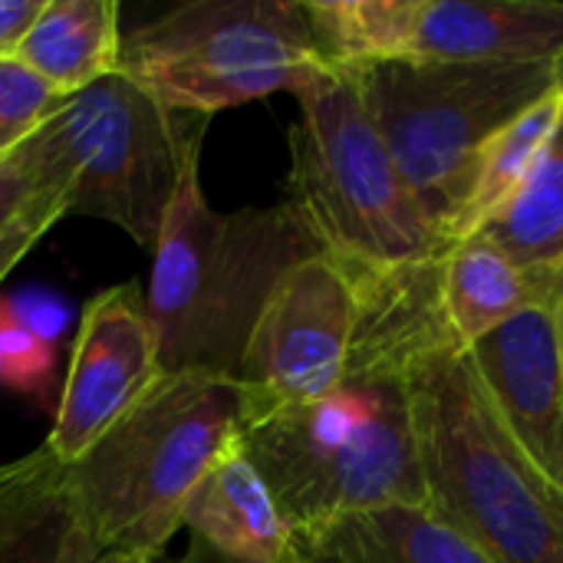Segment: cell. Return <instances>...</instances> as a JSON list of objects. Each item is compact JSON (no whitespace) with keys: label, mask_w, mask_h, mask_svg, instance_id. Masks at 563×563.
<instances>
[{"label":"cell","mask_w":563,"mask_h":563,"mask_svg":"<svg viewBox=\"0 0 563 563\" xmlns=\"http://www.w3.org/2000/svg\"><path fill=\"white\" fill-rule=\"evenodd\" d=\"M238 445L290 531L383 505H429L406 376L350 373L297 406L254 402L244 389Z\"/></svg>","instance_id":"obj_3"},{"label":"cell","mask_w":563,"mask_h":563,"mask_svg":"<svg viewBox=\"0 0 563 563\" xmlns=\"http://www.w3.org/2000/svg\"><path fill=\"white\" fill-rule=\"evenodd\" d=\"M561 294L563 274L518 264L485 234L455 241L442 254L439 303L445 327L462 350Z\"/></svg>","instance_id":"obj_16"},{"label":"cell","mask_w":563,"mask_h":563,"mask_svg":"<svg viewBox=\"0 0 563 563\" xmlns=\"http://www.w3.org/2000/svg\"><path fill=\"white\" fill-rule=\"evenodd\" d=\"M208 119L168 109L125 73L63 99L53 125L73 172L66 214L102 218L155 251L181 172L201 152Z\"/></svg>","instance_id":"obj_8"},{"label":"cell","mask_w":563,"mask_h":563,"mask_svg":"<svg viewBox=\"0 0 563 563\" xmlns=\"http://www.w3.org/2000/svg\"><path fill=\"white\" fill-rule=\"evenodd\" d=\"M181 528L191 534V563H280L290 544V525L241 445L191 492Z\"/></svg>","instance_id":"obj_13"},{"label":"cell","mask_w":563,"mask_h":563,"mask_svg":"<svg viewBox=\"0 0 563 563\" xmlns=\"http://www.w3.org/2000/svg\"><path fill=\"white\" fill-rule=\"evenodd\" d=\"M244 386L214 373H162L69 465L99 554H162L201 478L241 442Z\"/></svg>","instance_id":"obj_4"},{"label":"cell","mask_w":563,"mask_h":563,"mask_svg":"<svg viewBox=\"0 0 563 563\" xmlns=\"http://www.w3.org/2000/svg\"><path fill=\"white\" fill-rule=\"evenodd\" d=\"M162 376L145 294L115 284L96 294L79 317L63 396L46 449L73 465L82 459Z\"/></svg>","instance_id":"obj_10"},{"label":"cell","mask_w":563,"mask_h":563,"mask_svg":"<svg viewBox=\"0 0 563 563\" xmlns=\"http://www.w3.org/2000/svg\"><path fill=\"white\" fill-rule=\"evenodd\" d=\"M287 205L323 254L346 267L386 271L439 257L449 247L422 208L353 79L320 66L297 89Z\"/></svg>","instance_id":"obj_5"},{"label":"cell","mask_w":563,"mask_h":563,"mask_svg":"<svg viewBox=\"0 0 563 563\" xmlns=\"http://www.w3.org/2000/svg\"><path fill=\"white\" fill-rule=\"evenodd\" d=\"M66 195H69V181H53L26 205L16 224L0 238V284L20 264V257L66 214Z\"/></svg>","instance_id":"obj_22"},{"label":"cell","mask_w":563,"mask_h":563,"mask_svg":"<svg viewBox=\"0 0 563 563\" xmlns=\"http://www.w3.org/2000/svg\"><path fill=\"white\" fill-rule=\"evenodd\" d=\"M69 465L46 445L0 465V563H92Z\"/></svg>","instance_id":"obj_14"},{"label":"cell","mask_w":563,"mask_h":563,"mask_svg":"<svg viewBox=\"0 0 563 563\" xmlns=\"http://www.w3.org/2000/svg\"><path fill=\"white\" fill-rule=\"evenodd\" d=\"M561 333H563V297H561Z\"/></svg>","instance_id":"obj_25"},{"label":"cell","mask_w":563,"mask_h":563,"mask_svg":"<svg viewBox=\"0 0 563 563\" xmlns=\"http://www.w3.org/2000/svg\"><path fill=\"white\" fill-rule=\"evenodd\" d=\"M343 73L409 188L449 238L485 145L561 86L563 56L525 63L389 59Z\"/></svg>","instance_id":"obj_6"},{"label":"cell","mask_w":563,"mask_h":563,"mask_svg":"<svg viewBox=\"0 0 563 563\" xmlns=\"http://www.w3.org/2000/svg\"><path fill=\"white\" fill-rule=\"evenodd\" d=\"M40 10H43V0H0V59L16 56Z\"/></svg>","instance_id":"obj_23"},{"label":"cell","mask_w":563,"mask_h":563,"mask_svg":"<svg viewBox=\"0 0 563 563\" xmlns=\"http://www.w3.org/2000/svg\"><path fill=\"white\" fill-rule=\"evenodd\" d=\"M198 155L188 158L168 205L145 310L162 373L195 369L234 379L267 297L320 247L287 201L214 211L201 191Z\"/></svg>","instance_id":"obj_1"},{"label":"cell","mask_w":563,"mask_h":563,"mask_svg":"<svg viewBox=\"0 0 563 563\" xmlns=\"http://www.w3.org/2000/svg\"><path fill=\"white\" fill-rule=\"evenodd\" d=\"M558 56H563V3L409 0L399 59L525 63Z\"/></svg>","instance_id":"obj_12"},{"label":"cell","mask_w":563,"mask_h":563,"mask_svg":"<svg viewBox=\"0 0 563 563\" xmlns=\"http://www.w3.org/2000/svg\"><path fill=\"white\" fill-rule=\"evenodd\" d=\"M92 563H168L162 554H119V551H112V554H99Z\"/></svg>","instance_id":"obj_24"},{"label":"cell","mask_w":563,"mask_h":563,"mask_svg":"<svg viewBox=\"0 0 563 563\" xmlns=\"http://www.w3.org/2000/svg\"><path fill=\"white\" fill-rule=\"evenodd\" d=\"M63 96H56L20 59H0V158L20 148L40 125H46Z\"/></svg>","instance_id":"obj_21"},{"label":"cell","mask_w":563,"mask_h":563,"mask_svg":"<svg viewBox=\"0 0 563 563\" xmlns=\"http://www.w3.org/2000/svg\"><path fill=\"white\" fill-rule=\"evenodd\" d=\"M406 393L429 508L492 563H563V488L515 442L468 353L435 340Z\"/></svg>","instance_id":"obj_2"},{"label":"cell","mask_w":563,"mask_h":563,"mask_svg":"<svg viewBox=\"0 0 563 563\" xmlns=\"http://www.w3.org/2000/svg\"><path fill=\"white\" fill-rule=\"evenodd\" d=\"M563 119V79L554 92H548L541 102H534L528 112H521L515 122H508L482 152L468 195L449 228V244L472 238L505 201L508 195L521 185L548 139Z\"/></svg>","instance_id":"obj_19"},{"label":"cell","mask_w":563,"mask_h":563,"mask_svg":"<svg viewBox=\"0 0 563 563\" xmlns=\"http://www.w3.org/2000/svg\"><path fill=\"white\" fill-rule=\"evenodd\" d=\"M320 66L327 63L297 0L185 3L132 33L119 56V73L168 109L198 115L294 92Z\"/></svg>","instance_id":"obj_7"},{"label":"cell","mask_w":563,"mask_h":563,"mask_svg":"<svg viewBox=\"0 0 563 563\" xmlns=\"http://www.w3.org/2000/svg\"><path fill=\"white\" fill-rule=\"evenodd\" d=\"M561 297L511 317L465 353L515 442L563 488Z\"/></svg>","instance_id":"obj_11"},{"label":"cell","mask_w":563,"mask_h":563,"mask_svg":"<svg viewBox=\"0 0 563 563\" xmlns=\"http://www.w3.org/2000/svg\"><path fill=\"white\" fill-rule=\"evenodd\" d=\"M475 234L525 267L563 274V119L521 185Z\"/></svg>","instance_id":"obj_18"},{"label":"cell","mask_w":563,"mask_h":563,"mask_svg":"<svg viewBox=\"0 0 563 563\" xmlns=\"http://www.w3.org/2000/svg\"><path fill=\"white\" fill-rule=\"evenodd\" d=\"M280 563H492L429 505H383L290 531Z\"/></svg>","instance_id":"obj_15"},{"label":"cell","mask_w":563,"mask_h":563,"mask_svg":"<svg viewBox=\"0 0 563 563\" xmlns=\"http://www.w3.org/2000/svg\"><path fill=\"white\" fill-rule=\"evenodd\" d=\"M122 36L115 0H43L13 59L69 99L119 73Z\"/></svg>","instance_id":"obj_17"},{"label":"cell","mask_w":563,"mask_h":563,"mask_svg":"<svg viewBox=\"0 0 563 563\" xmlns=\"http://www.w3.org/2000/svg\"><path fill=\"white\" fill-rule=\"evenodd\" d=\"M69 178V158L63 155L56 125L49 119L20 148L0 158V238L16 224V218L43 188Z\"/></svg>","instance_id":"obj_20"},{"label":"cell","mask_w":563,"mask_h":563,"mask_svg":"<svg viewBox=\"0 0 563 563\" xmlns=\"http://www.w3.org/2000/svg\"><path fill=\"white\" fill-rule=\"evenodd\" d=\"M356 330L353 271L330 254L294 264L267 297L234 379L254 402L297 406L346 379Z\"/></svg>","instance_id":"obj_9"}]
</instances>
